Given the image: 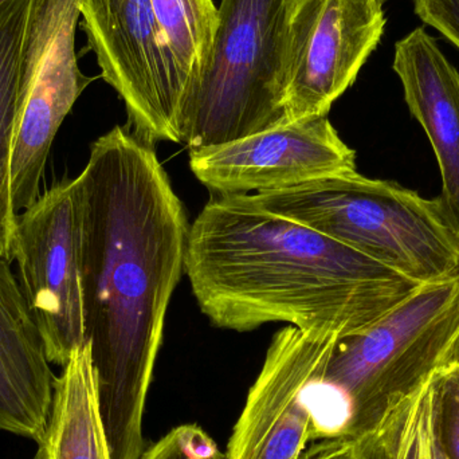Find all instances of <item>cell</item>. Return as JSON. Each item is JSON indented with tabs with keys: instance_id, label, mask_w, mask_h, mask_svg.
Instances as JSON below:
<instances>
[{
	"instance_id": "d6986e66",
	"label": "cell",
	"mask_w": 459,
	"mask_h": 459,
	"mask_svg": "<svg viewBox=\"0 0 459 459\" xmlns=\"http://www.w3.org/2000/svg\"><path fill=\"white\" fill-rule=\"evenodd\" d=\"M415 15L459 50V0H411Z\"/></svg>"
},
{
	"instance_id": "ba28073f",
	"label": "cell",
	"mask_w": 459,
	"mask_h": 459,
	"mask_svg": "<svg viewBox=\"0 0 459 459\" xmlns=\"http://www.w3.org/2000/svg\"><path fill=\"white\" fill-rule=\"evenodd\" d=\"M387 0H290L286 22V124L328 116L385 34Z\"/></svg>"
},
{
	"instance_id": "9c48e42d",
	"label": "cell",
	"mask_w": 459,
	"mask_h": 459,
	"mask_svg": "<svg viewBox=\"0 0 459 459\" xmlns=\"http://www.w3.org/2000/svg\"><path fill=\"white\" fill-rule=\"evenodd\" d=\"M340 337L294 326L273 337L228 445V459H301L313 441L310 388Z\"/></svg>"
},
{
	"instance_id": "7402d4cb",
	"label": "cell",
	"mask_w": 459,
	"mask_h": 459,
	"mask_svg": "<svg viewBox=\"0 0 459 459\" xmlns=\"http://www.w3.org/2000/svg\"><path fill=\"white\" fill-rule=\"evenodd\" d=\"M455 364H459V332L455 339L453 340L452 344L447 348L446 353H445L444 360H442L441 367L439 368H444V367L455 366Z\"/></svg>"
},
{
	"instance_id": "3957f363",
	"label": "cell",
	"mask_w": 459,
	"mask_h": 459,
	"mask_svg": "<svg viewBox=\"0 0 459 459\" xmlns=\"http://www.w3.org/2000/svg\"><path fill=\"white\" fill-rule=\"evenodd\" d=\"M459 332V270L415 286L385 316L339 339L310 393L313 441L359 442L438 371Z\"/></svg>"
},
{
	"instance_id": "4fadbf2b",
	"label": "cell",
	"mask_w": 459,
	"mask_h": 459,
	"mask_svg": "<svg viewBox=\"0 0 459 459\" xmlns=\"http://www.w3.org/2000/svg\"><path fill=\"white\" fill-rule=\"evenodd\" d=\"M74 0H5L0 4V256L11 262L16 212L11 153L22 99Z\"/></svg>"
},
{
	"instance_id": "8992f818",
	"label": "cell",
	"mask_w": 459,
	"mask_h": 459,
	"mask_svg": "<svg viewBox=\"0 0 459 459\" xmlns=\"http://www.w3.org/2000/svg\"><path fill=\"white\" fill-rule=\"evenodd\" d=\"M289 2L221 0L209 56L180 112V143L188 152L286 124Z\"/></svg>"
},
{
	"instance_id": "6da1fadb",
	"label": "cell",
	"mask_w": 459,
	"mask_h": 459,
	"mask_svg": "<svg viewBox=\"0 0 459 459\" xmlns=\"http://www.w3.org/2000/svg\"><path fill=\"white\" fill-rule=\"evenodd\" d=\"M86 342L110 459H140L143 420L190 223L153 145L116 126L77 177Z\"/></svg>"
},
{
	"instance_id": "5bb4252c",
	"label": "cell",
	"mask_w": 459,
	"mask_h": 459,
	"mask_svg": "<svg viewBox=\"0 0 459 459\" xmlns=\"http://www.w3.org/2000/svg\"><path fill=\"white\" fill-rule=\"evenodd\" d=\"M54 377L11 262L0 256V431L42 444Z\"/></svg>"
},
{
	"instance_id": "9a60e30c",
	"label": "cell",
	"mask_w": 459,
	"mask_h": 459,
	"mask_svg": "<svg viewBox=\"0 0 459 459\" xmlns=\"http://www.w3.org/2000/svg\"><path fill=\"white\" fill-rule=\"evenodd\" d=\"M39 450L43 459H110L89 342L72 353L54 380L53 404Z\"/></svg>"
},
{
	"instance_id": "7c38bea8",
	"label": "cell",
	"mask_w": 459,
	"mask_h": 459,
	"mask_svg": "<svg viewBox=\"0 0 459 459\" xmlns=\"http://www.w3.org/2000/svg\"><path fill=\"white\" fill-rule=\"evenodd\" d=\"M394 72L404 101L425 129L442 177L439 210L459 237V72L425 27L412 30L394 48Z\"/></svg>"
},
{
	"instance_id": "30bf717a",
	"label": "cell",
	"mask_w": 459,
	"mask_h": 459,
	"mask_svg": "<svg viewBox=\"0 0 459 459\" xmlns=\"http://www.w3.org/2000/svg\"><path fill=\"white\" fill-rule=\"evenodd\" d=\"M190 167L212 196L226 198L286 190L356 171V152L323 116L191 151Z\"/></svg>"
},
{
	"instance_id": "2e32d148",
	"label": "cell",
	"mask_w": 459,
	"mask_h": 459,
	"mask_svg": "<svg viewBox=\"0 0 459 459\" xmlns=\"http://www.w3.org/2000/svg\"><path fill=\"white\" fill-rule=\"evenodd\" d=\"M377 434L388 459H449L437 430L433 377L391 412Z\"/></svg>"
},
{
	"instance_id": "7a4b0ae2",
	"label": "cell",
	"mask_w": 459,
	"mask_h": 459,
	"mask_svg": "<svg viewBox=\"0 0 459 459\" xmlns=\"http://www.w3.org/2000/svg\"><path fill=\"white\" fill-rule=\"evenodd\" d=\"M185 273L218 328L286 323L340 339L368 328L418 286L316 230L215 196L191 223Z\"/></svg>"
},
{
	"instance_id": "603a6c76",
	"label": "cell",
	"mask_w": 459,
	"mask_h": 459,
	"mask_svg": "<svg viewBox=\"0 0 459 459\" xmlns=\"http://www.w3.org/2000/svg\"><path fill=\"white\" fill-rule=\"evenodd\" d=\"M32 459H43L42 453H40V450H38L37 455H35V457Z\"/></svg>"
},
{
	"instance_id": "e0dca14e",
	"label": "cell",
	"mask_w": 459,
	"mask_h": 459,
	"mask_svg": "<svg viewBox=\"0 0 459 459\" xmlns=\"http://www.w3.org/2000/svg\"><path fill=\"white\" fill-rule=\"evenodd\" d=\"M437 430L449 459H459V364L433 375Z\"/></svg>"
},
{
	"instance_id": "cb8c5ba5",
	"label": "cell",
	"mask_w": 459,
	"mask_h": 459,
	"mask_svg": "<svg viewBox=\"0 0 459 459\" xmlns=\"http://www.w3.org/2000/svg\"><path fill=\"white\" fill-rule=\"evenodd\" d=\"M3 2H5V0H0V4H2Z\"/></svg>"
},
{
	"instance_id": "ac0fdd59",
	"label": "cell",
	"mask_w": 459,
	"mask_h": 459,
	"mask_svg": "<svg viewBox=\"0 0 459 459\" xmlns=\"http://www.w3.org/2000/svg\"><path fill=\"white\" fill-rule=\"evenodd\" d=\"M140 459H228L214 439L198 425L172 429Z\"/></svg>"
},
{
	"instance_id": "52a82bcc",
	"label": "cell",
	"mask_w": 459,
	"mask_h": 459,
	"mask_svg": "<svg viewBox=\"0 0 459 459\" xmlns=\"http://www.w3.org/2000/svg\"><path fill=\"white\" fill-rule=\"evenodd\" d=\"M13 261L46 356L64 367L86 344L77 178L56 183L16 215Z\"/></svg>"
},
{
	"instance_id": "8fae6325",
	"label": "cell",
	"mask_w": 459,
	"mask_h": 459,
	"mask_svg": "<svg viewBox=\"0 0 459 459\" xmlns=\"http://www.w3.org/2000/svg\"><path fill=\"white\" fill-rule=\"evenodd\" d=\"M80 16V0H74L22 99L11 153V199L15 212H23L39 198L56 132L93 81L78 67L75 29Z\"/></svg>"
},
{
	"instance_id": "44dd1931",
	"label": "cell",
	"mask_w": 459,
	"mask_h": 459,
	"mask_svg": "<svg viewBox=\"0 0 459 459\" xmlns=\"http://www.w3.org/2000/svg\"><path fill=\"white\" fill-rule=\"evenodd\" d=\"M356 459H388L387 452H385L382 439L377 434L359 441Z\"/></svg>"
},
{
	"instance_id": "277c9868",
	"label": "cell",
	"mask_w": 459,
	"mask_h": 459,
	"mask_svg": "<svg viewBox=\"0 0 459 459\" xmlns=\"http://www.w3.org/2000/svg\"><path fill=\"white\" fill-rule=\"evenodd\" d=\"M101 75L126 104L132 132L151 145L180 143L183 101L209 56L214 0H80Z\"/></svg>"
},
{
	"instance_id": "5b68a950",
	"label": "cell",
	"mask_w": 459,
	"mask_h": 459,
	"mask_svg": "<svg viewBox=\"0 0 459 459\" xmlns=\"http://www.w3.org/2000/svg\"><path fill=\"white\" fill-rule=\"evenodd\" d=\"M316 230L385 264L411 282L459 270V237L436 198L358 171L255 195L226 196Z\"/></svg>"
},
{
	"instance_id": "ffe728a7",
	"label": "cell",
	"mask_w": 459,
	"mask_h": 459,
	"mask_svg": "<svg viewBox=\"0 0 459 459\" xmlns=\"http://www.w3.org/2000/svg\"><path fill=\"white\" fill-rule=\"evenodd\" d=\"M359 442L326 439L305 450L301 459H356Z\"/></svg>"
}]
</instances>
